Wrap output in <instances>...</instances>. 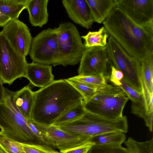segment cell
I'll list each match as a JSON object with an SVG mask.
<instances>
[{
    "label": "cell",
    "mask_w": 153,
    "mask_h": 153,
    "mask_svg": "<svg viewBox=\"0 0 153 153\" xmlns=\"http://www.w3.org/2000/svg\"><path fill=\"white\" fill-rule=\"evenodd\" d=\"M109 36L106 30L102 26L95 31H89L86 35L81 36L85 40L84 45L85 48L94 46L105 47L107 45Z\"/></svg>",
    "instance_id": "cell-21"
},
{
    "label": "cell",
    "mask_w": 153,
    "mask_h": 153,
    "mask_svg": "<svg viewBox=\"0 0 153 153\" xmlns=\"http://www.w3.org/2000/svg\"><path fill=\"white\" fill-rule=\"evenodd\" d=\"M10 19L0 11V27H4Z\"/></svg>",
    "instance_id": "cell-34"
},
{
    "label": "cell",
    "mask_w": 153,
    "mask_h": 153,
    "mask_svg": "<svg viewBox=\"0 0 153 153\" xmlns=\"http://www.w3.org/2000/svg\"><path fill=\"white\" fill-rule=\"evenodd\" d=\"M130 153H153V138L143 142H137L131 137L124 142Z\"/></svg>",
    "instance_id": "cell-24"
},
{
    "label": "cell",
    "mask_w": 153,
    "mask_h": 153,
    "mask_svg": "<svg viewBox=\"0 0 153 153\" xmlns=\"http://www.w3.org/2000/svg\"><path fill=\"white\" fill-rule=\"evenodd\" d=\"M88 153H130L127 148L121 146L93 145Z\"/></svg>",
    "instance_id": "cell-30"
},
{
    "label": "cell",
    "mask_w": 153,
    "mask_h": 153,
    "mask_svg": "<svg viewBox=\"0 0 153 153\" xmlns=\"http://www.w3.org/2000/svg\"><path fill=\"white\" fill-rule=\"evenodd\" d=\"M83 102L72 108L62 115L54 122L53 125L58 126L75 121L81 117L86 111Z\"/></svg>",
    "instance_id": "cell-23"
},
{
    "label": "cell",
    "mask_w": 153,
    "mask_h": 153,
    "mask_svg": "<svg viewBox=\"0 0 153 153\" xmlns=\"http://www.w3.org/2000/svg\"><path fill=\"white\" fill-rule=\"evenodd\" d=\"M94 145L93 143L90 140L79 146L60 151V153H88L90 149Z\"/></svg>",
    "instance_id": "cell-31"
},
{
    "label": "cell",
    "mask_w": 153,
    "mask_h": 153,
    "mask_svg": "<svg viewBox=\"0 0 153 153\" xmlns=\"http://www.w3.org/2000/svg\"><path fill=\"white\" fill-rule=\"evenodd\" d=\"M27 64L26 57L18 53L0 32V79L3 83L10 85L24 77Z\"/></svg>",
    "instance_id": "cell-8"
},
{
    "label": "cell",
    "mask_w": 153,
    "mask_h": 153,
    "mask_svg": "<svg viewBox=\"0 0 153 153\" xmlns=\"http://www.w3.org/2000/svg\"><path fill=\"white\" fill-rule=\"evenodd\" d=\"M0 153H5L0 147Z\"/></svg>",
    "instance_id": "cell-36"
},
{
    "label": "cell",
    "mask_w": 153,
    "mask_h": 153,
    "mask_svg": "<svg viewBox=\"0 0 153 153\" xmlns=\"http://www.w3.org/2000/svg\"><path fill=\"white\" fill-rule=\"evenodd\" d=\"M104 74L105 73H100L88 76H83L78 75L67 79L93 85L101 86L107 84V77Z\"/></svg>",
    "instance_id": "cell-27"
},
{
    "label": "cell",
    "mask_w": 153,
    "mask_h": 153,
    "mask_svg": "<svg viewBox=\"0 0 153 153\" xmlns=\"http://www.w3.org/2000/svg\"><path fill=\"white\" fill-rule=\"evenodd\" d=\"M28 0H0V11L10 20L18 19Z\"/></svg>",
    "instance_id": "cell-19"
},
{
    "label": "cell",
    "mask_w": 153,
    "mask_h": 153,
    "mask_svg": "<svg viewBox=\"0 0 153 153\" xmlns=\"http://www.w3.org/2000/svg\"><path fill=\"white\" fill-rule=\"evenodd\" d=\"M128 100L119 87L107 83L100 87L90 99L83 103L86 111L117 119L123 116V108Z\"/></svg>",
    "instance_id": "cell-4"
},
{
    "label": "cell",
    "mask_w": 153,
    "mask_h": 153,
    "mask_svg": "<svg viewBox=\"0 0 153 153\" xmlns=\"http://www.w3.org/2000/svg\"><path fill=\"white\" fill-rule=\"evenodd\" d=\"M22 144L26 153H60L45 144Z\"/></svg>",
    "instance_id": "cell-29"
},
{
    "label": "cell",
    "mask_w": 153,
    "mask_h": 153,
    "mask_svg": "<svg viewBox=\"0 0 153 153\" xmlns=\"http://www.w3.org/2000/svg\"><path fill=\"white\" fill-rule=\"evenodd\" d=\"M142 82L150 94L153 93V54L141 62Z\"/></svg>",
    "instance_id": "cell-22"
},
{
    "label": "cell",
    "mask_w": 153,
    "mask_h": 153,
    "mask_svg": "<svg viewBox=\"0 0 153 153\" xmlns=\"http://www.w3.org/2000/svg\"><path fill=\"white\" fill-rule=\"evenodd\" d=\"M35 125L41 134L44 144L60 151L79 146L91 140L89 137L68 132L56 126H46Z\"/></svg>",
    "instance_id": "cell-10"
},
{
    "label": "cell",
    "mask_w": 153,
    "mask_h": 153,
    "mask_svg": "<svg viewBox=\"0 0 153 153\" xmlns=\"http://www.w3.org/2000/svg\"><path fill=\"white\" fill-rule=\"evenodd\" d=\"M34 94L30 120L43 126L52 125L62 115L83 100L81 94L67 79L54 80Z\"/></svg>",
    "instance_id": "cell-1"
},
{
    "label": "cell",
    "mask_w": 153,
    "mask_h": 153,
    "mask_svg": "<svg viewBox=\"0 0 153 153\" xmlns=\"http://www.w3.org/2000/svg\"><path fill=\"white\" fill-rule=\"evenodd\" d=\"M111 71L110 80L114 85L118 86L120 83V81L123 79V74L121 71L116 68L113 65H111Z\"/></svg>",
    "instance_id": "cell-32"
},
{
    "label": "cell",
    "mask_w": 153,
    "mask_h": 153,
    "mask_svg": "<svg viewBox=\"0 0 153 153\" xmlns=\"http://www.w3.org/2000/svg\"><path fill=\"white\" fill-rule=\"evenodd\" d=\"M103 24L109 36L140 62L153 54V30L137 24L117 5Z\"/></svg>",
    "instance_id": "cell-2"
},
{
    "label": "cell",
    "mask_w": 153,
    "mask_h": 153,
    "mask_svg": "<svg viewBox=\"0 0 153 153\" xmlns=\"http://www.w3.org/2000/svg\"><path fill=\"white\" fill-rule=\"evenodd\" d=\"M48 0H28L26 9L33 26L42 27L48 22Z\"/></svg>",
    "instance_id": "cell-16"
},
{
    "label": "cell",
    "mask_w": 153,
    "mask_h": 153,
    "mask_svg": "<svg viewBox=\"0 0 153 153\" xmlns=\"http://www.w3.org/2000/svg\"><path fill=\"white\" fill-rule=\"evenodd\" d=\"M126 138L124 133L109 132L92 137L91 141L94 145L120 146L125 141Z\"/></svg>",
    "instance_id": "cell-20"
},
{
    "label": "cell",
    "mask_w": 153,
    "mask_h": 153,
    "mask_svg": "<svg viewBox=\"0 0 153 153\" xmlns=\"http://www.w3.org/2000/svg\"><path fill=\"white\" fill-rule=\"evenodd\" d=\"M0 147L5 153H26L21 143L9 138L0 131Z\"/></svg>",
    "instance_id": "cell-25"
},
{
    "label": "cell",
    "mask_w": 153,
    "mask_h": 153,
    "mask_svg": "<svg viewBox=\"0 0 153 153\" xmlns=\"http://www.w3.org/2000/svg\"><path fill=\"white\" fill-rule=\"evenodd\" d=\"M1 32L18 53L25 57L29 54L33 38L25 23L18 19L11 20Z\"/></svg>",
    "instance_id": "cell-11"
},
{
    "label": "cell",
    "mask_w": 153,
    "mask_h": 153,
    "mask_svg": "<svg viewBox=\"0 0 153 153\" xmlns=\"http://www.w3.org/2000/svg\"><path fill=\"white\" fill-rule=\"evenodd\" d=\"M29 54L33 62L57 66L59 51L56 27L44 30L34 37Z\"/></svg>",
    "instance_id": "cell-9"
},
{
    "label": "cell",
    "mask_w": 153,
    "mask_h": 153,
    "mask_svg": "<svg viewBox=\"0 0 153 153\" xmlns=\"http://www.w3.org/2000/svg\"><path fill=\"white\" fill-rule=\"evenodd\" d=\"M109 61L123 74V80L140 93H143L141 62L129 54L112 37L107 45Z\"/></svg>",
    "instance_id": "cell-6"
},
{
    "label": "cell",
    "mask_w": 153,
    "mask_h": 153,
    "mask_svg": "<svg viewBox=\"0 0 153 153\" xmlns=\"http://www.w3.org/2000/svg\"><path fill=\"white\" fill-rule=\"evenodd\" d=\"M62 3L74 22L87 29L91 27L94 21L86 0H63Z\"/></svg>",
    "instance_id": "cell-14"
},
{
    "label": "cell",
    "mask_w": 153,
    "mask_h": 153,
    "mask_svg": "<svg viewBox=\"0 0 153 153\" xmlns=\"http://www.w3.org/2000/svg\"><path fill=\"white\" fill-rule=\"evenodd\" d=\"M59 55L57 65H74L79 62L85 48L76 27L68 22L56 27Z\"/></svg>",
    "instance_id": "cell-7"
},
{
    "label": "cell",
    "mask_w": 153,
    "mask_h": 153,
    "mask_svg": "<svg viewBox=\"0 0 153 153\" xmlns=\"http://www.w3.org/2000/svg\"><path fill=\"white\" fill-rule=\"evenodd\" d=\"M109 61L107 45L85 48L79 62L78 75L85 76L105 73Z\"/></svg>",
    "instance_id": "cell-13"
},
{
    "label": "cell",
    "mask_w": 153,
    "mask_h": 153,
    "mask_svg": "<svg viewBox=\"0 0 153 153\" xmlns=\"http://www.w3.org/2000/svg\"><path fill=\"white\" fill-rule=\"evenodd\" d=\"M118 86L125 92L132 103H138L145 100L143 91L142 93H139L122 80L120 81Z\"/></svg>",
    "instance_id": "cell-28"
},
{
    "label": "cell",
    "mask_w": 153,
    "mask_h": 153,
    "mask_svg": "<svg viewBox=\"0 0 153 153\" xmlns=\"http://www.w3.org/2000/svg\"><path fill=\"white\" fill-rule=\"evenodd\" d=\"M15 104L21 114L27 121L30 120L34 102V91L29 85L16 92H13Z\"/></svg>",
    "instance_id": "cell-17"
},
{
    "label": "cell",
    "mask_w": 153,
    "mask_h": 153,
    "mask_svg": "<svg viewBox=\"0 0 153 153\" xmlns=\"http://www.w3.org/2000/svg\"><path fill=\"white\" fill-rule=\"evenodd\" d=\"M4 88L3 85V83L0 79V103L2 102L4 97Z\"/></svg>",
    "instance_id": "cell-35"
},
{
    "label": "cell",
    "mask_w": 153,
    "mask_h": 153,
    "mask_svg": "<svg viewBox=\"0 0 153 153\" xmlns=\"http://www.w3.org/2000/svg\"><path fill=\"white\" fill-rule=\"evenodd\" d=\"M94 22L101 24L106 19L117 5L116 0H86Z\"/></svg>",
    "instance_id": "cell-18"
},
{
    "label": "cell",
    "mask_w": 153,
    "mask_h": 153,
    "mask_svg": "<svg viewBox=\"0 0 153 153\" xmlns=\"http://www.w3.org/2000/svg\"><path fill=\"white\" fill-rule=\"evenodd\" d=\"M24 77L32 85L41 88L47 86L54 80L52 66L34 62L28 63Z\"/></svg>",
    "instance_id": "cell-15"
},
{
    "label": "cell",
    "mask_w": 153,
    "mask_h": 153,
    "mask_svg": "<svg viewBox=\"0 0 153 153\" xmlns=\"http://www.w3.org/2000/svg\"><path fill=\"white\" fill-rule=\"evenodd\" d=\"M117 5L132 21L153 30V0H116Z\"/></svg>",
    "instance_id": "cell-12"
},
{
    "label": "cell",
    "mask_w": 153,
    "mask_h": 153,
    "mask_svg": "<svg viewBox=\"0 0 153 153\" xmlns=\"http://www.w3.org/2000/svg\"><path fill=\"white\" fill-rule=\"evenodd\" d=\"M57 126L68 132L91 138L109 132L126 133L128 129L127 120L125 116L113 119L86 111L79 119Z\"/></svg>",
    "instance_id": "cell-3"
},
{
    "label": "cell",
    "mask_w": 153,
    "mask_h": 153,
    "mask_svg": "<svg viewBox=\"0 0 153 153\" xmlns=\"http://www.w3.org/2000/svg\"><path fill=\"white\" fill-rule=\"evenodd\" d=\"M27 123L31 130L37 137L41 143L44 144L41 134L35 124L31 122L30 120L27 121Z\"/></svg>",
    "instance_id": "cell-33"
},
{
    "label": "cell",
    "mask_w": 153,
    "mask_h": 153,
    "mask_svg": "<svg viewBox=\"0 0 153 153\" xmlns=\"http://www.w3.org/2000/svg\"><path fill=\"white\" fill-rule=\"evenodd\" d=\"M68 81L82 95L84 102L90 99L102 86L93 85L88 84L67 79Z\"/></svg>",
    "instance_id": "cell-26"
},
{
    "label": "cell",
    "mask_w": 153,
    "mask_h": 153,
    "mask_svg": "<svg viewBox=\"0 0 153 153\" xmlns=\"http://www.w3.org/2000/svg\"><path fill=\"white\" fill-rule=\"evenodd\" d=\"M0 128L1 132L20 143L41 144L12 100L6 99L0 103Z\"/></svg>",
    "instance_id": "cell-5"
}]
</instances>
